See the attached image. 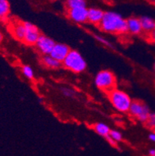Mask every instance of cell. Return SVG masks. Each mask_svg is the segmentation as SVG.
Listing matches in <instances>:
<instances>
[{"label": "cell", "instance_id": "6da1fadb", "mask_svg": "<svg viewBox=\"0 0 155 156\" xmlns=\"http://www.w3.org/2000/svg\"><path fill=\"white\" fill-rule=\"evenodd\" d=\"M102 31L109 34H124L127 32L126 20L114 12H105L104 16L99 24Z\"/></svg>", "mask_w": 155, "mask_h": 156}, {"label": "cell", "instance_id": "7a4b0ae2", "mask_svg": "<svg viewBox=\"0 0 155 156\" xmlns=\"http://www.w3.org/2000/svg\"><path fill=\"white\" fill-rule=\"evenodd\" d=\"M110 103L117 111L120 113L129 112L132 103L130 96L120 89H114L108 94Z\"/></svg>", "mask_w": 155, "mask_h": 156}, {"label": "cell", "instance_id": "3957f363", "mask_svg": "<svg viewBox=\"0 0 155 156\" xmlns=\"http://www.w3.org/2000/svg\"><path fill=\"white\" fill-rule=\"evenodd\" d=\"M62 64L65 68L75 73H81L87 68V63L85 58L76 50H71Z\"/></svg>", "mask_w": 155, "mask_h": 156}, {"label": "cell", "instance_id": "277c9868", "mask_svg": "<svg viewBox=\"0 0 155 156\" xmlns=\"http://www.w3.org/2000/svg\"><path fill=\"white\" fill-rule=\"evenodd\" d=\"M116 80L114 74L109 70H102L96 74L95 77V84L102 91L109 93L116 89Z\"/></svg>", "mask_w": 155, "mask_h": 156}, {"label": "cell", "instance_id": "5b68a950", "mask_svg": "<svg viewBox=\"0 0 155 156\" xmlns=\"http://www.w3.org/2000/svg\"><path fill=\"white\" fill-rule=\"evenodd\" d=\"M129 113L142 123H146L148 120L150 110L148 106L144 103L140 101H133Z\"/></svg>", "mask_w": 155, "mask_h": 156}, {"label": "cell", "instance_id": "8992f818", "mask_svg": "<svg viewBox=\"0 0 155 156\" xmlns=\"http://www.w3.org/2000/svg\"><path fill=\"white\" fill-rule=\"evenodd\" d=\"M23 23L26 28V35L23 41L29 45H36L41 35L39 29L30 22H24Z\"/></svg>", "mask_w": 155, "mask_h": 156}, {"label": "cell", "instance_id": "52a82bcc", "mask_svg": "<svg viewBox=\"0 0 155 156\" xmlns=\"http://www.w3.org/2000/svg\"><path fill=\"white\" fill-rule=\"evenodd\" d=\"M55 44L56 43L52 38L41 34L35 46L37 47L40 53L42 54L43 55H51Z\"/></svg>", "mask_w": 155, "mask_h": 156}, {"label": "cell", "instance_id": "ba28073f", "mask_svg": "<svg viewBox=\"0 0 155 156\" xmlns=\"http://www.w3.org/2000/svg\"><path fill=\"white\" fill-rule=\"evenodd\" d=\"M88 11L86 7L68 9V16L77 23H84L88 21Z\"/></svg>", "mask_w": 155, "mask_h": 156}, {"label": "cell", "instance_id": "9c48e42d", "mask_svg": "<svg viewBox=\"0 0 155 156\" xmlns=\"http://www.w3.org/2000/svg\"><path fill=\"white\" fill-rule=\"evenodd\" d=\"M70 51V48L67 44L62 43H56L50 55L53 57L57 61L62 63Z\"/></svg>", "mask_w": 155, "mask_h": 156}, {"label": "cell", "instance_id": "30bf717a", "mask_svg": "<svg viewBox=\"0 0 155 156\" xmlns=\"http://www.w3.org/2000/svg\"><path fill=\"white\" fill-rule=\"evenodd\" d=\"M127 32L133 35H138L143 32L140 20L136 17H130L126 20Z\"/></svg>", "mask_w": 155, "mask_h": 156}, {"label": "cell", "instance_id": "8fae6325", "mask_svg": "<svg viewBox=\"0 0 155 156\" xmlns=\"http://www.w3.org/2000/svg\"><path fill=\"white\" fill-rule=\"evenodd\" d=\"M105 12L96 8H91L88 11V21L91 23L99 25L102 18L104 16Z\"/></svg>", "mask_w": 155, "mask_h": 156}, {"label": "cell", "instance_id": "7c38bea8", "mask_svg": "<svg viewBox=\"0 0 155 156\" xmlns=\"http://www.w3.org/2000/svg\"><path fill=\"white\" fill-rule=\"evenodd\" d=\"M41 62L45 67L51 69H59L62 66V62H58L51 55H44L41 58Z\"/></svg>", "mask_w": 155, "mask_h": 156}, {"label": "cell", "instance_id": "4fadbf2b", "mask_svg": "<svg viewBox=\"0 0 155 156\" xmlns=\"http://www.w3.org/2000/svg\"><path fill=\"white\" fill-rule=\"evenodd\" d=\"M140 23H141L143 32L150 34L151 31L155 30V20L148 17V16H142L140 18Z\"/></svg>", "mask_w": 155, "mask_h": 156}, {"label": "cell", "instance_id": "5bb4252c", "mask_svg": "<svg viewBox=\"0 0 155 156\" xmlns=\"http://www.w3.org/2000/svg\"><path fill=\"white\" fill-rule=\"evenodd\" d=\"M93 129L95 130L96 133L101 137H103L106 138L109 136V133H110L111 129L108 125L103 123H97L94 125Z\"/></svg>", "mask_w": 155, "mask_h": 156}, {"label": "cell", "instance_id": "9a60e30c", "mask_svg": "<svg viewBox=\"0 0 155 156\" xmlns=\"http://www.w3.org/2000/svg\"><path fill=\"white\" fill-rule=\"evenodd\" d=\"M12 32H13L14 37L16 39L19 40V41H23L26 35V28L23 23H16L13 30H12Z\"/></svg>", "mask_w": 155, "mask_h": 156}, {"label": "cell", "instance_id": "2e32d148", "mask_svg": "<svg viewBox=\"0 0 155 156\" xmlns=\"http://www.w3.org/2000/svg\"><path fill=\"white\" fill-rule=\"evenodd\" d=\"M66 5L68 9L86 7V1L85 0H67Z\"/></svg>", "mask_w": 155, "mask_h": 156}, {"label": "cell", "instance_id": "e0dca14e", "mask_svg": "<svg viewBox=\"0 0 155 156\" xmlns=\"http://www.w3.org/2000/svg\"><path fill=\"white\" fill-rule=\"evenodd\" d=\"M9 12V4L7 0H0V19L6 17Z\"/></svg>", "mask_w": 155, "mask_h": 156}, {"label": "cell", "instance_id": "ac0fdd59", "mask_svg": "<svg viewBox=\"0 0 155 156\" xmlns=\"http://www.w3.org/2000/svg\"><path fill=\"white\" fill-rule=\"evenodd\" d=\"M22 72L26 78L28 79H33L34 78V72L32 68L29 65H23L22 67Z\"/></svg>", "mask_w": 155, "mask_h": 156}, {"label": "cell", "instance_id": "d6986e66", "mask_svg": "<svg viewBox=\"0 0 155 156\" xmlns=\"http://www.w3.org/2000/svg\"><path fill=\"white\" fill-rule=\"evenodd\" d=\"M109 137L113 140H114L116 142H119L123 140L122 134L116 130H111L110 133H109Z\"/></svg>", "mask_w": 155, "mask_h": 156}, {"label": "cell", "instance_id": "ffe728a7", "mask_svg": "<svg viewBox=\"0 0 155 156\" xmlns=\"http://www.w3.org/2000/svg\"><path fill=\"white\" fill-rule=\"evenodd\" d=\"M94 37H95V39H96L98 42H99L100 44H103L104 46L107 47V48H113V44H112L109 41H108L107 40H106V38L103 37L99 36V35H94Z\"/></svg>", "mask_w": 155, "mask_h": 156}, {"label": "cell", "instance_id": "44dd1931", "mask_svg": "<svg viewBox=\"0 0 155 156\" xmlns=\"http://www.w3.org/2000/svg\"><path fill=\"white\" fill-rule=\"evenodd\" d=\"M61 92L63 94V96H65V97L68 98H74L75 95V92L72 89L68 87H62L61 89Z\"/></svg>", "mask_w": 155, "mask_h": 156}, {"label": "cell", "instance_id": "7402d4cb", "mask_svg": "<svg viewBox=\"0 0 155 156\" xmlns=\"http://www.w3.org/2000/svg\"><path fill=\"white\" fill-rule=\"evenodd\" d=\"M146 124H147V127H149L150 128H155V113L150 112L148 120L146 122Z\"/></svg>", "mask_w": 155, "mask_h": 156}, {"label": "cell", "instance_id": "603a6c76", "mask_svg": "<svg viewBox=\"0 0 155 156\" xmlns=\"http://www.w3.org/2000/svg\"><path fill=\"white\" fill-rule=\"evenodd\" d=\"M106 140H107V141L109 143V144H111V145L112 146H113V147H116V146H117V142H116V141H114V140H113V139L111 138L110 137H106Z\"/></svg>", "mask_w": 155, "mask_h": 156}, {"label": "cell", "instance_id": "cb8c5ba5", "mask_svg": "<svg viewBox=\"0 0 155 156\" xmlns=\"http://www.w3.org/2000/svg\"><path fill=\"white\" fill-rule=\"evenodd\" d=\"M148 37L149 39L151 41L153 42H155V30H153V31H151V32L150 33V34H148Z\"/></svg>", "mask_w": 155, "mask_h": 156}, {"label": "cell", "instance_id": "d4e9b609", "mask_svg": "<svg viewBox=\"0 0 155 156\" xmlns=\"http://www.w3.org/2000/svg\"><path fill=\"white\" fill-rule=\"evenodd\" d=\"M148 138L150 141L155 142V133H150L148 135Z\"/></svg>", "mask_w": 155, "mask_h": 156}, {"label": "cell", "instance_id": "484cf974", "mask_svg": "<svg viewBox=\"0 0 155 156\" xmlns=\"http://www.w3.org/2000/svg\"><path fill=\"white\" fill-rule=\"evenodd\" d=\"M149 154L150 156H154L155 155V149H150L149 150Z\"/></svg>", "mask_w": 155, "mask_h": 156}, {"label": "cell", "instance_id": "4316f807", "mask_svg": "<svg viewBox=\"0 0 155 156\" xmlns=\"http://www.w3.org/2000/svg\"><path fill=\"white\" fill-rule=\"evenodd\" d=\"M2 40H3V35L0 33V44H1V42L2 41Z\"/></svg>", "mask_w": 155, "mask_h": 156}, {"label": "cell", "instance_id": "83f0119b", "mask_svg": "<svg viewBox=\"0 0 155 156\" xmlns=\"http://www.w3.org/2000/svg\"><path fill=\"white\" fill-rule=\"evenodd\" d=\"M153 69H154V71H155V63H154V65H153Z\"/></svg>", "mask_w": 155, "mask_h": 156}, {"label": "cell", "instance_id": "f1b7e54d", "mask_svg": "<svg viewBox=\"0 0 155 156\" xmlns=\"http://www.w3.org/2000/svg\"><path fill=\"white\" fill-rule=\"evenodd\" d=\"M153 1H154V2H155V0H153Z\"/></svg>", "mask_w": 155, "mask_h": 156}, {"label": "cell", "instance_id": "f546056e", "mask_svg": "<svg viewBox=\"0 0 155 156\" xmlns=\"http://www.w3.org/2000/svg\"><path fill=\"white\" fill-rule=\"evenodd\" d=\"M154 156H155V155H154Z\"/></svg>", "mask_w": 155, "mask_h": 156}]
</instances>
